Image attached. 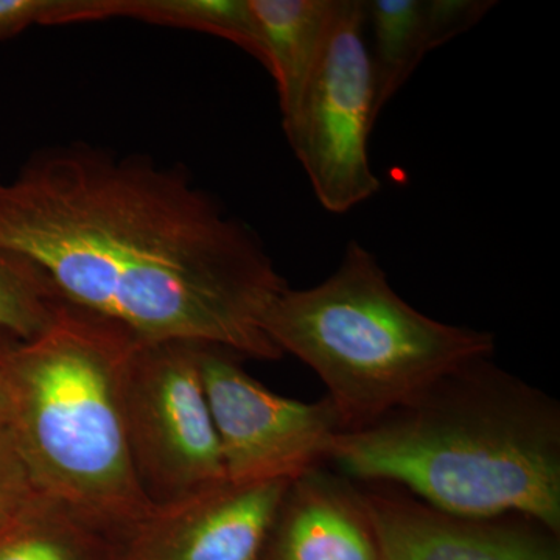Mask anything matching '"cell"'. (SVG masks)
Listing matches in <instances>:
<instances>
[{
    "mask_svg": "<svg viewBox=\"0 0 560 560\" xmlns=\"http://www.w3.org/2000/svg\"><path fill=\"white\" fill-rule=\"evenodd\" d=\"M359 489L381 560H560L551 529L522 515L471 518L434 510L396 486Z\"/></svg>",
    "mask_w": 560,
    "mask_h": 560,
    "instance_id": "obj_9",
    "label": "cell"
},
{
    "mask_svg": "<svg viewBox=\"0 0 560 560\" xmlns=\"http://www.w3.org/2000/svg\"><path fill=\"white\" fill-rule=\"evenodd\" d=\"M371 25L370 49L374 77L375 114L405 86L429 54L422 20V0H372L364 2Z\"/></svg>",
    "mask_w": 560,
    "mask_h": 560,
    "instance_id": "obj_14",
    "label": "cell"
},
{
    "mask_svg": "<svg viewBox=\"0 0 560 560\" xmlns=\"http://www.w3.org/2000/svg\"><path fill=\"white\" fill-rule=\"evenodd\" d=\"M492 0H422L430 51L470 31L495 7Z\"/></svg>",
    "mask_w": 560,
    "mask_h": 560,
    "instance_id": "obj_17",
    "label": "cell"
},
{
    "mask_svg": "<svg viewBox=\"0 0 560 560\" xmlns=\"http://www.w3.org/2000/svg\"><path fill=\"white\" fill-rule=\"evenodd\" d=\"M0 248L139 340L283 357L264 318L287 280L256 232L178 168L83 143L43 151L0 178Z\"/></svg>",
    "mask_w": 560,
    "mask_h": 560,
    "instance_id": "obj_1",
    "label": "cell"
},
{
    "mask_svg": "<svg viewBox=\"0 0 560 560\" xmlns=\"http://www.w3.org/2000/svg\"><path fill=\"white\" fill-rule=\"evenodd\" d=\"M198 359L228 481H293L329 459L346 427L327 397L308 404L272 393L220 346L200 345Z\"/></svg>",
    "mask_w": 560,
    "mask_h": 560,
    "instance_id": "obj_7",
    "label": "cell"
},
{
    "mask_svg": "<svg viewBox=\"0 0 560 560\" xmlns=\"http://www.w3.org/2000/svg\"><path fill=\"white\" fill-rule=\"evenodd\" d=\"M9 338L10 337H5V335H0V430L9 427L10 422V389L9 382H7L5 370H3L2 363L3 346H5V342L9 340Z\"/></svg>",
    "mask_w": 560,
    "mask_h": 560,
    "instance_id": "obj_19",
    "label": "cell"
},
{
    "mask_svg": "<svg viewBox=\"0 0 560 560\" xmlns=\"http://www.w3.org/2000/svg\"><path fill=\"white\" fill-rule=\"evenodd\" d=\"M276 81L282 125L300 108L329 39L338 0H249Z\"/></svg>",
    "mask_w": 560,
    "mask_h": 560,
    "instance_id": "obj_11",
    "label": "cell"
},
{
    "mask_svg": "<svg viewBox=\"0 0 560 560\" xmlns=\"http://www.w3.org/2000/svg\"><path fill=\"white\" fill-rule=\"evenodd\" d=\"M68 301L35 261L0 248V335L32 341L57 323Z\"/></svg>",
    "mask_w": 560,
    "mask_h": 560,
    "instance_id": "obj_15",
    "label": "cell"
},
{
    "mask_svg": "<svg viewBox=\"0 0 560 560\" xmlns=\"http://www.w3.org/2000/svg\"><path fill=\"white\" fill-rule=\"evenodd\" d=\"M261 560H381L359 489L320 467L291 481Z\"/></svg>",
    "mask_w": 560,
    "mask_h": 560,
    "instance_id": "obj_10",
    "label": "cell"
},
{
    "mask_svg": "<svg viewBox=\"0 0 560 560\" xmlns=\"http://www.w3.org/2000/svg\"><path fill=\"white\" fill-rule=\"evenodd\" d=\"M198 342L140 340L125 374L132 463L153 506L226 481Z\"/></svg>",
    "mask_w": 560,
    "mask_h": 560,
    "instance_id": "obj_5",
    "label": "cell"
},
{
    "mask_svg": "<svg viewBox=\"0 0 560 560\" xmlns=\"http://www.w3.org/2000/svg\"><path fill=\"white\" fill-rule=\"evenodd\" d=\"M490 359L341 431L327 460L353 480L396 486L447 514L522 515L559 534V404Z\"/></svg>",
    "mask_w": 560,
    "mask_h": 560,
    "instance_id": "obj_2",
    "label": "cell"
},
{
    "mask_svg": "<svg viewBox=\"0 0 560 560\" xmlns=\"http://www.w3.org/2000/svg\"><path fill=\"white\" fill-rule=\"evenodd\" d=\"M139 338L68 304L46 334L7 340L10 430L47 499L119 539L153 508L132 463L124 386Z\"/></svg>",
    "mask_w": 560,
    "mask_h": 560,
    "instance_id": "obj_3",
    "label": "cell"
},
{
    "mask_svg": "<svg viewBox=\"0 0 560 560\" xmlns=\"http://www.w3.org/2000/svg\"><path fill=\"white\" fill-rule=\"evenodd\" d=\"M291 481H223L156 504L116 539V560H261Z\"/></svg>",
    "mask_w": 560,
    "mask_h": 560,
    "instance_id": "obj_8",
    "label": "cell"
},
{
    "mask_svg": "<svg viewBox=\"0 0 560 560\" xmlns=\"http://www.w3.org/2000/svg\"><path fill=\"white\" fill-rule=\"evenodd\" d=\"M14 444L10 430H0V537L5 536L43 499Z\"/></svg>",
    "mask_w": 560,
    "mask_h": 560,
    "instance_id": "obj_16",
    "label": "cell"
},
{
    "mask_svg": "<svg viewBox=\"0 0 560 560\" xmlns=\"http://www.w3.org/2000/svg\"><path fill=\"white\" fill-rule=\"evenodd\" d=\"M0 560H116V537L43 497L0 537Z\"/></svg>",
    "mask_w": 560,
    "mask_h": 560,
    "instance_id": "obj_13",
    "label": "cell"
},
{
    "mask_svg": "<svg viewBox=\"0 0 560 560\" xmlns=\"http://www.w3.org/2000/svg\"><path fill=\"white\" fill-rule=\"evenodd\" d=\"M264 330L283 355L318 375L346 430L382 418L448 372L495 352L490 331L442 323L408 304L357 241L318 285L283 291Z\"/></svg>",
    "mask_w": 560,
    "mask_h": 560,
    "instance_id": "obj_4",
    "label": "cell"
},
{
    "mask_svg": "<svg viewBox=\"0 0 560 560\" xmlns=\"http://www.w3.org/2000/svg\"><path fill=\"white\" fill-rule=\"evenodd\" d=\"M55 0H0V39L13 38L32 25H49Z\"/></svg>",
    "mask_w": 560,
    "mask_h": 560,
    "instance_id": "obj_18",
    "label": "cell"
},
{
    "mask_svg": "<svg viewBox=\"0 0 560 560\" xmlns=\"http://www.w3.org/2000/svg\"><path fill=\"white\" fill-rule=\"evenodd\" d=\"M364 31V2L338 0L315 75L293 119L283 125L316 198L331 213L349 212L382 187L370 160L377 114Z\"/></svg>",
    "mask_w": 560,
    "mask_h": 560,
    "instance_id": "obj_6",
    "label": "cell"
},
{
    "mask_svg": "<svg viewBox=\"0 0 560 560\" xmlns=\"http://www.w3.org/2000/svg\"><path fill=\"white\" fill-rule=\"evenodd\" d=\"M114 18L209 33L267 62L249 0H69L65 24Z\"/></svg>",
    "mask_w": 560,
    "mask_h": 560,
    "instance_id": "obj_12",
    "label": "cell"
}]
</instances>
